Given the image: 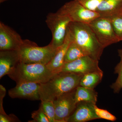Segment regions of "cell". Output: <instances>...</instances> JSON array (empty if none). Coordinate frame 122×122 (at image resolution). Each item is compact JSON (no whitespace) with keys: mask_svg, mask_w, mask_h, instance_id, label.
Returning a JSON list of instances; mask_svg holds the SVG:
<instances>
[{"mask_svg":"<svg viewBox=\"0 0 122 122\" xmlns=\"http://www.w3.org/2000/svg\"><path fill=\"white\" fill-rule=\"evenodd\" d=\"M20 62L17 51H0V78L11 73Z\"/></svg>","mask_w":122,"mask_h":122,"instance_id":"5bb4252c","label":"cell"},{"mask_svg":"<svg viewBox=\"0 0 122 122\" xmlns=\"http://www.w3.org/2000/svg\"><path fill=\"white\" fill-rule=\"evenodd\" d=\"M75 90L54 100L56 122H68L77 105L74 99Z\"/></svg>","mask_w":122,"mask_h":122,"instance_id":"ba28073f","label":"cell"},{"mask_svg":"<svg viewBox=\"0 0 122 122\" xmlns=\"http://www.w3.org/2000/svg\"><path fill=\"white\" fill-rule=\"evenodd\" d=\"M96 104L86 102L77 103L76 108L68 122H86L99 119L96 113Z\"/></svg>","mask_w":122,"mask_h":122,"instance_id":"7c38bea8","label":"cell"},{"mask_svg":"<svg viewBox=\"0 0 122 122\" xmlns=\"http://www.w3.org/2000/svg\"><path fill=\"white\" fill-rule=\"evenodd\" d=\"M103 76L102 71L84 75L81 79L79 86L94 89L102 81Z\"/></svg>","mask_w":122,"mask_h":122,"instance_id":"e0dca14e","label":"cell"},{"mask_svg":"<svg viewBox=\"0 0 122 122\" xmlns=\"http://www.w3.org/2000/svg\"><path fill=\"white\" fill-rule=\"evenodd\" d=\"M72 41V36L68 28L65 39L63 44L57 48L52 59L46 65L48 69L54 73L57 74L61 72L62 68L65 63L64 58L66 51Z\"/></svg>","mask_w":122,"mask_h":122,"instance_id":"4fadbf2b","label":"cell"},{"mask_svg":"<svg viewBox=\"0 0 122 122\" xmlns=\"http://www.w3.org/2000/svg\"><path fill=\"white\" fill-rule=\"evenodd\" d=\"M71 20L67 15L58 10L55 13H50L46 22L51 30L52 38L50 43L55 49L63 44L65 39L68 25Z\"/></svg>","mask_w":122,"mask_h":122,"instance_id":"5b68a950","label":"cell"},{"mask_svg":"<svg viewBox=\"0 0 122 122\" xmlns=\"http://www.w3.org/2000/svg\"><path fill=\"white\" fill-rule=\"evenodd\" d=\"M19 34L7 25L0 22V50H17L24 44Z\"/></svg>","mask_w":122,"mask_h":122,"instance_id":"30bf717a","label":"cell"},{"mask_svg":"<svg viewBox=\"0 0 122 122\" xmlns=\"http://www.w3.org/2000/svg\"><path fill=\"white\" fill-rule=\"evenodd\" d=\"M7 0H0V3H2V2H4Z\"/></svg>","mask_w":122,"mask_h":122,"instance_id":"d4e9b609","label":"cell"},{"mask_svg":"<svg viewBox=\"0 0 122 122\" xmlns=\"http://www.w3.org/2000/svg\"><path fill=\"white\" fill-rule=\"evenodd\" d=\"M97 97V93L94 89L79 86L75 90L74 99L77 104L81 102H88L96 104Z\"/></svg>","mask_w":122,"mask_h":122,"instance_id":"2e32d148","label":"cell"},{"mask_svg":"<svg viewBox=\"0 0 122 122\" xmlns=\"http://www.w3.org/2000/svg\"><path fill=\"white\" fill-rule=\"evenodd\" d=\"M86 8L95 11L96 9L103 0H76Z\"/></svg>","mask_w":122,"mask_h":122,"instance_id":"cb8c5ba5","label":"cell"},{"mask_svg":"<svg viewBox=\"0 0 122 122\" xmlns=\"http://www.w3.org/2000/svg\"><path fill=\"white\" fill-rule=\"evenodd\" d=\"M68 29L72 41L79 46L87 56L99 61L104 48L88 24L71 21Z\"/></svg>","mask_w":122,"mask_h":122,"instance_id":"7a4b0ae2","label":"cell"},{"mask_svg":"<svg viewBox=\"0 0 122 122\" xmlns=\"http://www.w3.org/2000/svg\"><path fill=\"white\" fill-rule=\"evenodd\" d=\"M95 11L100 17L110 18L122 13V0H103Z\"/></svg>","mask_w":122,"mask_h":122,"instance_id":"9a60e30c","label":"cell"},{"mask_svg":"<svg viewBox=\"0 0 122 122\" xmlns=\"http://www.w3.org/2000/svg\"><path fill=\"white\" fill-rule=\"evenodd\" d=\"M59 10L72 22L88 24L100 16L96 11L88 9L76 0L66 2Z\"/></svg>","mask_w":122,"mask_h":122,"instance_id":"52a82bcc","label":"cell"},{"mask_svg":"<svg viewBox=\"0 0 122 122\" xmlns=\"http://www.w3.org/2000/svg\"><path fill=\"white\" fill-rule=\"evenodd\" d=\"M118 54L120 57L119 63L115 66L114 73L118 75L117 78L114 83L111 86V88L113 90L114 93H119L122 89V49L118 50Z\"/></svg>","mask_w":122,"mask_h":122,"instance_id":"d6986e66","label":"cell"},{"mask_svg":"<svg viewBox=\"0 0 122 122\" xmlns=\"http://www.w3.org/2000/svg\"><path fill=\"white\" fill-rule=\"evenodd\" d=\"M88 24L103 48L120 41L109 18L100 16Z\"/></svg>","mask_w":122,"mask_h":122,"instance_id":"8992f818","label":"cell"},{"mask_svg":"<svg viewBox=\"0 0 122 122\" xmlns=\"http://www.w3.org/2000/svg\"><path fill=\"white\" fill-rule=\"evenodd\" d=\"M95 111L96 115L99 119H102L112 122L115 121L117 119L116 117L109 111L105 109L98 108L96 105L95 106Z\"/></svg>","mask_w":122,"mask_h":122,"instance_id":"7402d4cb","label":"cell"},{"mask_svg":"<svg viewBox=\"0 0 122 122\" xmlns=\"http://www.w3.org/2000/svg\"><path fill=\"white\" fill-rule=\"evenodd\" d=\"M98 61L86 55L73 61L64 63L61 72L84 75L92 72L102 71L99 66Z\"/></svg>","mask_w":122,"mask_h":122,"instance_id":"9c48e42d","label":"cell"},{"mask_svg":"<svg viewBox=\"0 0 122 122\" xmlns=\"http://www.w3.org/2000/svg\"><path fill=\"white\" fill-rule=\"evenodd\" d=\"M57 49L50 43L46 46L40 47L34 42L25 39L17 51L20 62L46 65L53 57Z\"/></svg>","mask_w":122,"mask_h":122,"instance_id":"277c9868","label":"cell"},{"mask_svg":"<svg viewBox=\"0 0 122 122\" xmlns=\"http://www.w3.org/2000/svg\"><path fill=\"white\" fill-rule=\"evenodd\" d=\"M83 75L70 72L58 73L48 81L41 84V100L53 102L60 96L75 91Z\"/></svg>","mask_w":122,"mask_h":122,"instance_id":"6da1fadb","label":"cell"},{"mask_svg":"<svg viewBox=\"0 0 122 122\" xmlns=\"http://www.w3.org/2000/svg\"><path fill=\"white\" fill-rule=\"evenodd\" d=\"M86 55L82 48L72 41L66 51L64 62L65 63L71 62Z\"/></svg>","mask_w":122,"mask_h":122,"instance_id":"ac0fdd59","label":"cell"},{"mask_svg":"<svg viewBox=\"0 0 122 122\" xmlns=\"http://www.w3.org/2000/svg\"><path fill=\"white\" fill-rule=\"evenodd\" d=\"M56 74L49 70L46 65L20 62L8 75L16 83L26 81L41 84L49 81Z\"/></svg>","mask_w":122,"mask_h":122,"instance_id":"3957f363","label":"cell"},{"mask_svg":"<svg viewBox=\"0 0 122 122\" xmlns=\"http://www.w3.org/2000/svg\"><path fill=\"white\" fill-rule=\"evenodd\" d=\"M32 117L33 120L30 122H50L41 106L37 110L33 112Z\"/></svg>","mask_w":122,"mask_h":122,"instance_id":"603a6c76","label":"cell"},{"mask_svg":"<svg viewBox=\"0 0 122 122\" xmlns=\"http://www.w3.org/2000/svg\"><path fill=\"white\" fill-rule=\"evenodd\" d=\"M111 20L115 32L120 41H122V13L109 18Z\"/></svg>","mask_w":122,"mask_h":122,"instance_id":"44dd1931","label":"cell"},{"mask_svg":"<svg viewBox=\"0 0 122 122\" xmlns=\"http://www.w3.org/2000/svg\"><path fill=\"white\" fill-rule=\"evenodd\" d=\"M16 83L15 87L9 91V95L12 98L41 100L40 83L26 81L20 82Z\"/></svg>","mask_w":122,"mask_h":122,"instance_id":"8fae6325","label":"cell"},{"mask_svg":"<svg viewBox=\"0 0 122 122\" xmlns=\"http://www.w3.org/2000/svg\"><path fill=\"white\" fill-rule=\"evenodd\" d=\"M41 100V106L50 122H56L55 109L53 102L48 100Z\"/></svg>","mask_w":122,"mask_h":122,"instance_id":"ffe728a7","label":"cell"}]
</instances>
